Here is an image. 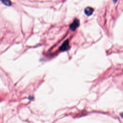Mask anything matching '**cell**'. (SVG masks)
Segmentation results:
<instances>
[{"label": "cell", "instance_id": "cell-5", "mask_svg": "<svg viewBox=\"0 0 123 123\" xmlns=\"http://www.w3.org/2000/svg\"><path fill=\"white\" fill-rule=\"evenodd\" d=\"M121 117L123 118V113H122L121 114Z\"/></svg>", "mask_w": 123, "mask_h": 123}, {"label": "cell", "instance_id": "cell-2", "mask_svg": "<svg viewBox=\"0 0 123 123\" xmlns=\"http://www.w3.org/2000/svg\"><path fill=\"white\" fill-rule=\"evenodd\" d=\"M79 25V21L77 19L74 20L73 22L70 25V28L72 31H74Z\"/></svg>", "mask_w": 123, "mask_h": 123}, {"label": "cell", "instance_id": "cell-1", "mask_svg": "<svg viewBox=\"0 0 123 123\" xmlns=\"http://www.w3.org/2000/svg\"><path fill=\"white\" fill-rule=\"evenodd\" d=\"M70 46H69V40H66L63 44L61 45V46L60 48V50L61 51H66L69 49Z\"/></svg>", "mask_w": 123, "mask_h": 123}, {"label": "cell", "instance_id": "cell-3", "mask_svg": "<svg viewBox=\"0 0 123 123\" xmlns=\"http://www.w3.org/2000/svg\"><path fill=\"white\" fill-rule=\"evenodd\" d=\"M84 11H85V13L86 15H87V16H90L93 13L94 9L91 7H86L85 8Z\"/></svg>", "mask_w": 123, "mask_h": 123}, {"label": "cell", "instance_id": "cell-4", "mask_svg": "<svg viewBox=\"0 0 123 123\" xmlns=\"http://www.w3.org/2000/svg\"><path fill=\"white\" fill-rule=\"evenodd\" d=\"M2 2L7 6H11V2L10 0H3Z\"/></svg>", "mask_w": 123, "mask_h": 123}]
</instances>
